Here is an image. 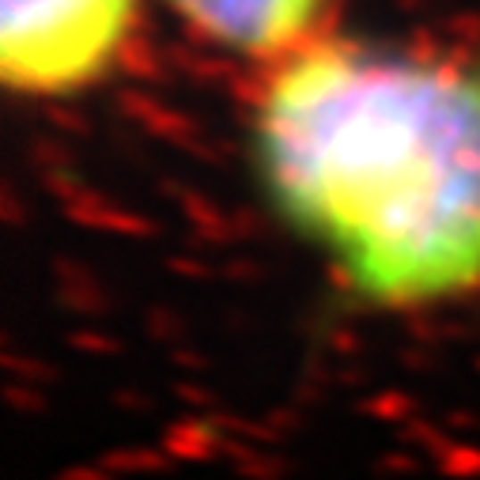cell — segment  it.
Returning <instances> with one entry per match:
<instances>
[{"label":"cell","instance_id":"obj_1","mask_svg":"<svg viewBox=\"0 0 480 480\" xmlns=\"http://www.w3.org/2000/svg\"><path fill=\"white\" fill-rule=\"evenodd\" d=\"M253 163L277 212L367 307L480 292V72L451 57L318 42L273 65Z\"/></svg>","mask_w":480,"mask_h":480},{"label":"cell","instance_id":"obj_2","mask_svg":"<svg viewBox=\"0 0 480 480\" xmlns=\"http://www.w3.org/2000/svg\"><path fill=\"white\" fill-rule=\"evenodd\" d=\"M140 0H0V76L20 95H72L103 79Z\"/></svg>","mask_w":480,"mask_h":480},{"label":"cell","instance_id":"obj_3","mask_svg":"<svg viewBox=\"0 0 480 480\" xmlns=\"http://www.w3.org/2000/svg\"><path fill=\"white\" fill-rule=\"evenodd\" d=\"M167 8L219 50L280 65L326 42L337 0H167Z\"/></svg>","mask_w":480,"mask_h":480}]
</instances>
